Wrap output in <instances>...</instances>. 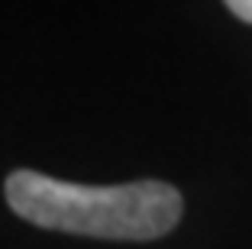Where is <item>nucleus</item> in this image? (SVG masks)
Segmentation results:
<instances>
[{
    "mask_svg": "<svg viewBox=\"0 0 252 249\" xmlns=\"http://www.w3.org/2000/svg\"><path fill=\"white\" fill-rule=\"evenodd\" d=\"M3 191L16 217L42 230L94 240H158L178 227L185 207L178 188L156 178L94 188L20 169L10 172Z\"/></svg>",
    "mask_w": 252,
    "mask_h": 249,
    "instance_id": "1",
    "label": "nucleus"
},
{
    "mask_svg": "<svg viewBox=\"0 0 252 249\" xmlns=\"http://www.w3.org/2000/svg\"><path fill=\"white\" fill-rule=\"evenodd\" d=\"M223 3L233 16H239L243 23H252V0H223Z\"/></svg>",
    "mask_w": 252,
    "mask_h": 249,
    "instance_id": "2",
    "label": "nucleus"
}]
</instances>
